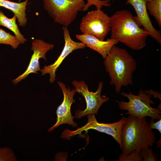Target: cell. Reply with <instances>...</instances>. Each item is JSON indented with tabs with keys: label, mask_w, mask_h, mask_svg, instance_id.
I'll return each instance as SVG.
<instances>
[{
	"label": "cell",
	"mask_w": 161,
	"mask_h": 161,
	"mask_svg": "<svg viewBox=\"0 0 161 161\" xmlns=\"http://www.w3.org/2000/svg\"><path fill=\"white\" fill-rule=\"evenodd\" d=\"M110 38L138 50L146 45L149 35L139 24L135 16L126 10H119L110 17Z\"/></svg>",
	"instance_id": "1"
},
{
	"label": "cell",
	"mask_w": 161,
	"mask_h": 161,
	"mask_svg": "<svg viewBox=\"0 0 161 161\" xmlns=\"http://www.w3.org/2000/svg\"><path fill=\"white\" fill-rule=\"evenodd\" d=\"M103 63L111 79L110 83L114 86L117 93L120 92L123 86L133 84V74L137 63L126 49L114 45Z\"/></svg>",
	"instance_id": "2"
},
{
	"label": "cell",
	"mask_w": 161,
	"mask_h": 161,
	"mask_svg": "<svg viewBox=\"0 0 161 161\" xmlns=\"http://www.w3.org/2000/svg\"><path fill=\"white\" fill-rule=\"evenodd\" d=\"M120 138L122 153L128 154L134 150L141 151L151 147L155 142L156 137L146 117L129 115L123 126Z\"/></svg>",
	"instance_id": "3"
},
{
	"label": "cell",
	"mask_w": 161,
	"mask_h": 161,
	"mask_svg": "<svg viewBox=\"0 0 161 161\" xmlns=\"http://www.w3.org/2000/svg\"><path fill=\"white\" fill-rule=\"evenodd\" d=\"M121 95L127 97L129 100L127 102L123 101L118 102L120 109L127 111L125 114L139 117H149L156 120L161 119V110L150 106L155 103L151 99L152 96L150 93L140 89L137 95L130 92L127 94L123 92H121Z\"/></svg>",
	"instance_id": "4"
},
{
	"label": "cell",
	"mask_w": 161,
	"mask_h": 161,
	"mask_svg": "<svg viewBox=\"0 0 161 161\" xmlns=\"http://www.w3.org/2000/svg\"><path fill=\"white\" fill-rule=\"evenodd\" d=\"M44 9L56 23L67 27L82 10L84 0H42Z\"/></svg>",
	"instance_id": "5"
},
{
	"label": "cell",
	"mask_w": 161,
	"mask_h": 161,
	"mask_svg": "<svg viewBox=\"0 0 161 161\" xmlns=\"http://www.w3.org/2000/svg\"><path fill=\"white\" fill-rule=\"evenodd\" d=\"M88 122L85 125L74 131L65 129L62 133L61 137L64 139L69 138L77 134H80L82 131H87L90 129L96 130L111 136L119 144L120 148L122 147L120 134L123 125L126 122L127 117L123 116L119 121L110 123H100L97 121L94 114L86 115Z\"/></svg>",
	"instance_id": "6"
},
{
	"label": "cell",
	"mask_w": 161,
	"mask_h": 161,
	"mask_svg": "<svg viewBox=\"0 0 161 161\" xmlns=\"http://www.w3.org/2000/svg\"><path fill=\"white\" fill-rule=\"evenodd\" d=\"M79 28L83 34L103 41L111 30L110 17L101 10H91L83 17Z\"/></svg>",
	"instance_id": "7"
},
{
	"label": "cell",
	"mask_w": 161,
	"mask_h": 161,
	"mask_svg": "<svg viewBox=\"0 0 161 161\" xmlns=\"http://www.w3.org/2000/svg\"><path fill=\"white\" fill-rule=\"evenodd\" d=\"M72 83L75 88L76 92L84 97L86 104L85 110H77L75 112L74 118L79 119L88 114L97 115L101 106L109 100V98L105 96H101L103 85V81L99 82L97 89L94 92L89 91L88 85L83 80L78 81L75 80L72 81Z\"/></svg>",
	"instance_id": "8"
},
{
	"label": "cell",
	"mask_w": 161,
	"mask_h": 161,
	"mask_svg": "<svg viewBox=\"0 0 161 161\" xmlns=\"http://www.w3.org/2000/svg\"><path fill=\"white\" fill-rule=\"evenodd\" d=\"M57 83L62 91L64 95L63 101L57 108L56 111L57 115L56 123L48 129L51 132L61 125L68 124L73 127L77 126L78 124L73 120L74 117L71 113V107L72 104L75 100L73 98L76 92L75 89H71L66 87V85L62 82L58 81Z\"/></svg>",
	"instance_id": "9"
},
{
	"label": "cell",
	"mask_w": 161,
	"mask_h": 161,
	"mask_svg": "<svg viewBox=\"0 0 161 161\" xmlns=\"http://www.w3.org/2000/svg\"><path fill=\"white\" fill-rule=\"evenodd\" d=\"M54 46L47 43L41 39L33 40L32 43L31 49L33 53L29 65L25 71L16 78L13 79V83L16 85L22 80L25 79L31 73L38 74V71H41L39 60L43 58L47 61L46 54L49 50L53 49Z\"/></svg>",
	"instance_id": "10"
},
{
	"label": "cell",
	"mask_w": 161,
	"mask_h": 161,
	"mask_svg": "<svg viewBox=\"0 0 161 161\" xmlns=\"http://www.w3.org/2000/svg\"><path fill=\"white\" fill-rule=\"evenodd\" d=\"M62 29L65 44L62 52L53 63L43 66L40 71L42 76L47 74L49 75V81L52 83L55 81L56 76L55 72L65 58L73 51L78 49H83L86 47L85 45L82 42L74 41L72 39L67 27H63Z\"/></svg>",
	"instance_id": "11"
},
{
	"label": "cell",
	"mask_w": 161,
	"mask_h": 161,
	"mask_svg": "<svg viewBox=\"0 0 161 161\" xmlns=\"http://www.w3.org/2000/svg\"><path fill=\"white\" fill-rule=\"evenodd\" d=\"M150 0H127L126 3L131 5L137 16L135 18L144 30L157 42L161 44V33L153 26L147 10L146 4Z\"/></svg>",
	"instance_id": "12"
},
{
	"label": "cell",
	"mask_w": 161,
	"mask_h": 161,
	"mask_svg": "<svg viewBox=\"0 0 161 161\" xmlns=\"http://www.w3.org/2000/svg\"><path fill=\"white\" fill-rule=\"evenodd\" d=\"M75 36L86 47L98 52L104 59L109 53L112 47L118 42L110 38L105 41L101 40L94 36L86 34H77Z\"/></svg>",
	"instance_id": "13"
},
{
	"label": "cell",
	"mask_w": 161,
	"mask_h": 161,
	"mask_svg": "<svg viewBox=\"0 0 161 161\" xmlns=\"http://www.w3.org/2000/svg\"><path fill=\"white\" fill-rule=\"evenodd\" d=\"M28 0L17 3L8 0H0V7L12 11L16 16L20 26L24 27L27 22L26 11Z\"/></svg>",
	"instance_id": "14"
},
{
	"label": "cell",
	"mask_w": 161,
	"mask_h": 161,
	"mask_svg": "<svg viewBox=\"0 0 161 161\" xmlns=\"http://www.w3.org/2000/svg\"><path fill=\"white\" fill-rule=\"evenodd\" d=\"M16 19L17 17L15 14L12 18H9L0 10V26L5 27L12 31L21 44H24L27 40L20 32L16 22Z\"/></svg>",
	"instance_id": "15"
},
{
	"label": "cell",
	"mask_w": 161,
	"mask_h": 161,
	"mask_svg": "<svg viewBox=\"0 0 161 161\" xmlns=\"http://www.w3.org/2000/svg\"><path fill=\"white\" fill-rule=\"evenodd\" d=\"M147 10L153 16L158 26L161 27V0H150L146 4Z\"/></svg>",
	"instance_id": "16"
},
{
	"label": "cell",
	"mask_w": 161,
	"mask_h": 161,
	"mask_svg": "<svg viewBox=\"0 0 161 161\" xmlns=\"http://www.w3.org/2000/svg\"><path fill=\"white\" fill-rule=\"evenodd\" d=\"M0 44L9 45L15 49L18 48L21 43L15 35L0 28Z\"/></svg>",
	"instance_id": "17"
},
{
	"label": "cell",
	"mask_w": 161,
	"mask_h": 161,
	"mask_svg": "<svg viewBox=\"0 0 161 161\" xmlns=\"http://www.w3.org/2000/svg\"><path fill=\"white\" fill-rule=\"evenodd\" d=\"M141 151L134 150L128 154L123 153L118 156L119 159L116 161H143V159Z\"/></svg>",
	"instance_id": "18"
},
{
	"label": "cell",
	"mask_w": 161,
	"mask_h": 161,
	"mask_svg": "<svg viewBox=\"0 0 161 161\" xmlns=\"http://www.w3.org/2000/svg\"><path fill=\"white\" fill-rule=\"evenodd\" d=\"M87 2L85 4L82 11H86L92 5H95L97 10H100L103 6L109 7L111 4L109 3L111 0H86Z\"/></svg>",
	"instance_id": "19"
},
{
	"label": "cell",
	"mask_w": 161,
	"mask_h": 161,
	"mask_svg": "<svg viewBox=\"0 0 161 161\" xmlns=\"http://www.w3.org/2000/svg\"><path fill=\"white\" fill-rule=\"evenodd\" d=\"M17 160L15 154L12 149L7 147L0 148V161Z\"/></svg>",
	"instance_id": "20"
},
{
	"label": "cell",
	"mask_w": 161,
	"mask_h": 161,
	"mask_svg": "<svg viewBox=\"0 0 161 161\" xmlns=\"http://www.w3.org/2000/svg\"><path fill=\"white\" fill-rule=\"evenodd\" d=\"M144 161H156L158 160V155L154 153L151 149V147L149 148L147 147L140 151Z\"/></svg>",
	"instance_id": "21"
},
{
	"label": "cell",
	"mask_w": 161,
	"mask_h": 161,
	"mask_svg": "<svg viewBox=\"0 0 161 161\" xmlns=\"http://www.w3.org/2000/svg\"><path fill=\"white\" fill-rule=\"evenodd\" d=\"M149 124L151 130L153 129H157L160 134L161 133V119L155 123L154 119L151 118Z\"/></svg>",
	"instance_id": "22"
},
{
	"label": "cell",
	"mask_w": 161,
	"mask_h": 161,
	"mask_svg": "<svg viewBox=\"0 0 161 161\" xmlns=\"http://www.w3.org/2000/svg\"><path fill=\"white\" fill-rule=\"evenodd\" d=\"M147 92L150 93L153 96V97L156 98H158L161 100V94L160 93L158 92L157 91H155L154 90L150 89L148 90H145Z\"/></svg>",
	"instance_id": "23"
},
{
	"label": "cell",
	"mask_w": 161,
	"mask_h": 161,
	"mask_svg": "<svg viewBox=\"0 0 161 161\" xmlns=\"http://www.w3.org/2000/svg\"><path fill=\"white\" fill-rule=\"evenodd\" d=\"M161 137L160 138V139L159 140L156 142L157 143V147L158 148H159L160 147H161Z\"/></svg>",
	"instance_id": "24"
}]
</instances>
